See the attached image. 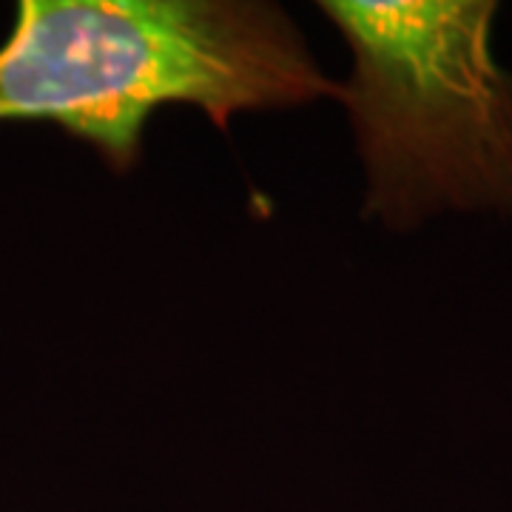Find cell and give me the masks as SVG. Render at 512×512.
Here are the masks:
<instances>
[{"label": "cell", "instance_id": "1", "mask_svg": "<svg viewBox=\"0 0 512 512\" xmlns=\"http://www.w3.org/2000/svg\"><path fill=\"white\" fill-rule=\"evenodd\" d=\"M342 86L316 69L291 18L254 0H23L0 46V123H52L126 174L165 106L217 128Z\"/></svg>", "mask_w": 512, "mask_h": 512}, {"label": "cell", "instance_id": "2", "mask_svg": "<svg viewBox=\"0 0 512 512\" xmlns=\"http://www.w3.org/2000/svg\"><path fill=\"white\" fill-rule=\"evenodd\" d=\"M348 40L342 97L370 217L407 231L441 211L512 217V72L493 0H325Z\"/></svg>", "mask_w": 512, "mask_h": 512}]
</instances>
